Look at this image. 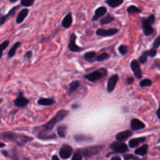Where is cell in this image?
Instances as JSON below:
<instances>
[{"label":"cell","instance_id":"obj_31","mask_svg":"<svg viewBox=\"0 0 160 160\" xmlns=\"http://www.w3.org/2000/svg\"><path fill=\"white\" fill-rule=\"evenodd\" d=\"M109 55L108 53H102V54H100L98 56H96V59L95 60L98 61V62H102V61H104L106 59H109Z\"/></svg>","mask_w":160,"mask_h":160},{"label":"cell","instance_id":"obj_40","mask_svg":"<svg viewBox=\"0 0 160 160\" xmlns=\"http://www.w3.org/2000/svg\"><path fill=\"white\" fill-rule=\"evenodd\" d=\"M159 45H160V35L158 38H156V40L154 41V42H153L152 44V48H156H156H159Z\"/></svg>","mask_w":160,"mask_h":160},{"label":"cell","instance_id":"obj_35","mask_svg":"<svg viewBox=\"0 0 160 160\" xmlns=\"http://www.w3.org/2000/svg\"><path fill=\"white\" fill-rule=\"evenodd\" d=\"M128 47L127 46V45H120V47H119V52H120L122 56L126 55L127 53H128Z\"/></svg>","mask_w":160,"mask_h":160},{"label":"cell","instance_id":"obj_46","mask_svg":"<svg viewBox=\"0 0 160 160\" xmlns=\"http://www.w3.org/2000/svg\"><path fill=\"white\" fill-rule=\"evenodd\" d=\"M156 115H157V117H159V119L160 120V104H159V109H158L157 112H156Z\"/></svg>","mask_w":160,"mask_h":160},{"label":"cell","instance_id":"obj_32","mask_svg":"<svg viewBox=\"0 0 160 160\" xmlns=\"http://www.w3.org/2000/svg\"><path fill=\"white\" fill-rule=\"evenodd\" d=\"M152 84V81L148 78H145L140 82L141 87H149Z\"/></svg>","mask_w":160,"mask_h":160},{"label":"cell","instance_id":"obj_34","mask_svg":"<svg viewBox=\"0 0 160 160\" xmlns=\"http://www.w3.org/2000/svg\"><path fill=\"white\" fill-rule=\"evenodd\" d=\"M82 153H81V152L78 149L77 150V151L75 152L74 154H73V157H72V160H82Z\"/></svg>","mask_w":160,"mask_h":160},{"label":"cell","instance_id":"obj_28","mask_svg":"<svg viewBox=\"0 0 160 160\" xmlns=\"http://www.w3.org/2000/svg\"><path fill=\"white\" fill-rule=\"evenodd\" d=\"M113 20H114V17H112V16H111L110 14H108L106 17H104V18L100 20V23H101L102 25L107 24V23H110V22L112 21Z\"/></svg>","mask_w":160,"mask_h":160},{"label":"cell","instance_id":"obj_11","mask_svg":"<svg viewBox=\"0 0 160 160\" xmlns=\"http://www.w3.org/2000/svg\"><path fill=\"white\" fill-rule=\"evenodd\" d=\"M28 102H29V101H28V99L26 97L23 96L22 92H19L18 97L14 100V104H15V106L20 108L24 107V106H26L28 104Z\"/></svg>","mask_w":160,"mask_h":160},{"label":"cell","instance_id":"obj_39","mask_svg":"<svg viewBox=\"0 0 160 160\" xmlns=\"http://www.w3.org/2000/svg\"><path fill=\"white\" fill-rule=\"evenodd\" d=\"M145 52H146L148 56H150V57H154V56H156V54H157V51H156V48H151L150 50H148V51H145Z\"/></svg>","mask_w":160,"mask_h":160},{"label":"cell","instance_id":"obj_4","mask_svg":"<svg viewBox=\"0 0 160 160\" xmlns=\"http://www.w3.org/2000/svg\"><path fill=\"white\" fill-rule=\"evenodd\" d=\"M155 22V16L151 14L146 18L142 19V29H143L145 35L148 36L154 32V29L152 28V24Z\"/></svg>","mask_w":160,"mask_h":160},{"label":"cell","instance_id":"obj_41","mask_svg":"<svg viewBox=\"0 0 160 160\" xmlns=\"http://www.w3.org/2000/svg\"><path fill=\"white\" fill-rule=\"evenodd\" d=\"M31 57H32V52L29 51V52H28L25 53L24 58L26 60H30V59H31Z\"/></svg>","mask_w":160,"mask_h":160},{"label":"cell","instance_id":"obj_36","mask_svg":"<svg viewBox=\"0 0 160 160\" xmlns=\"http://www.w3.org/2000/svg\"><path fill=\"white\" fill-rule=\"evenodd\" d=\"M34 1L35 0H21L20 3H21L22 6H25V7H29V6H31L34 4Z\"/></svg>","mask_w":160,"mask_h":160},{"label":"cell","instance_id":"obj_44","mask_svg":"<svg viewBox=\"0 0 160 160\" xmlns=\"http://www.w3.org/2000/svg\"><path fill=\"white\" fill-rule=\"evenodd\" d=\"M110 160H121V158L118 156H113V157L111 158Z\"/></svg>","mask_w":160,"mask_h":160},{"label":"cell","instance_id":"obj_5","mask_svg":"<svg viewBox=\"0 0 160 160\" xmlns=\"http://www.w3.org/2000/svg\"><path fill=\"white\" fill-rule=\"evenodd\" d=\"M106 75H107V70L106 68H101L92 72L89 74L86 75L84 78L88 80L91 82H95V81H98V80L102 79V78H105Z\"/></svg>","mask_w":160,"mask_h":160},{"label":"cell","instance_id":"obj_27","mask_svg":"<svg viewBox=\"0 0 160 160\" xmlns=\"http://www.w3.org/2000/svg\"><path fill=\"white\" fill-rule=\"evenodd\" d=\"M67 128L66 126H64V125L58 127L57 128L58 135H59L60 138H65L66 134H67Z\"/></svg>","mask_w":160,"mask_h":160},{"label":"cell","instance_id":"obj_23","mask_svg":"<svg viewBox=\"0 0 160 160\" xmlns=\"http://www.w3.org/2000/svg\"><path fill=\"white\" fill-rule=\"evenodd\" d=\"M17 8H18V6H15V7L12 8V9H10V11H9V12H8V14H6V15H4V16H2L1 17V25H3L5 23V22L6 21V20L9 19V17H10V16L13 15L14 13H15V11L17 10Z\"/></svg>","mask_w":160,"mask_h":160},{"label":"cell","instance_id":"obj_26","mask_svg":"<svg viewBox=\"0 0 160 160\" xmlns=\"http://www.w3.org/2000/svg\"><path fill=\"white\" fill-rule=\"evenodd\" d=\"M84 58L87 61L93 62L94 59H96V52H86L84 55Z\"/></svg>","mask_w":160,"mask_h":160},{"label":"cell","instance_id":"obj_10","mask_svg":"<svg viewBox=\"0 0 160 160\" xmlns=\"http://www.w3.org/2000/svg\"><path fill=\"white\" fill-rule=\"evenodd\" d=\"M131 70L134 72V74L138 79H141L142 78V72L141 70L140 67V62L137 59H134L131 63Z\"/></svg>","mask_w":160,"mask_h":160},{"label":"cell","instance_id":"obj_9","mask_svg":"<svg viewBox=\"0 0 160 160\" xmlns=\"http://www.w3.org/2000/svg\"><path fill=\"white\" fill-rule=\"evenodd\" d=\"M73 153V148L70 145H64L61 147L59 152V155L62 159H67L71 156Z\"/></svg>","mask_w":160,"mask_h":160},{"label":"cell","instance_id":"obj_33","mask_svg":"<svg viewBox=\"0 0 160 160\" xmlns=\"http://www.w3.org/2000/svg\"><path fill=\"white\" fill-rule=\"evenodd\" d=\"M123 159L124 160H144L138 158L135 155H131V154H126L123 155Z\"/></svg>","mask_w":160,"mask_h":160},{"label":"cell","instance_id":"obj_7","mask_svg":"<svg viewBox=\"0 0 160 160\" xmlns=\"http://www.w3.org/2000/svg\"><path fill=\"white\" fill-rule=\"evenodd\" d=\"M109 148L112 150V152L114 153H125L128 151V145L124 142H120V141L112 142L109 145Z\"/></svg>","mask_w":160,"mask_h":160},{"label":"cell","instance_id":"obj_8","mask_svg":"<svg viewBox=\"0 0 160 160\" xmlns=\"http://www.w3.org/2000/svg\"><path fill=\"white\" fill-rule=\"evenodd\" d=\"M76 39H77L76 34H70V40H69V44H68V48L70 52H81L83 49H84L83 48H81L80 46L77 45Z\"/></svg>","mask_w":160,"mask_h":160},{"label":"cell","instance_id":"obj_45","mask_svg":"<svg viewBox=\"0 0 160 160\" xmlns=\"http://www.w3.org/2000/svg\"><path fill=\"white\" fill-rule=\"evenodd\" d=\"M52 160H60L59 159V157H58L56 155H54V156H52Z\"/></svg>","mask_w":160,"mask_h":160},{"label":"cell","instance_id":"obj_3","mask_svg":"<svg viewBox=\"0 0 160 160\" xmlns=\"http://www.w3.org/2000/svg\"><path fill=\"white\" fill-rule=\"evenodd\" d=\"M34 134L41 140H52L56 138V135L51 131L45 129L43 126L38 127L34 129Z\"/></svg>","mask_w":160,"mask_h":160},{"label":"cell","instance_id":"obj_24","mask_svg":"<svg viewBox=\"0 0 160 160\" xmlns=\"http://www.w3.org/2000/svg\"><path fill=\"white\" fill-rule=\"evenodd\" d=\"M20 42H16V43L12 45V48H10V50H9V52H8V58H9V59H11V58H12L14 56H15L16 52H17V48H19V46H20Z\"/></svg>","mask_w":160,"mask_h":160},{"label":"cell","instance_id":"obj_16","mask_svg":"<svg viewBox=\"0 0 160 160\" xmlns=\"http://www.w3.org/2000/svg\"><path fill=\"white\" fill-rule=\"evenodd\" d=\"M131 136H132V132H131V131H122V132L118 133V134L116 135V139H117V141L123 142V141L128 140Z\"/></svg>","mask_w":160,"mask_h":160},{"label":"cell","instance_id":"obj_25","mask_svg":"<svg viewBox=\"0 0 160 160\" xmlns=\"http://www.w3.org/2000/svg\"><path fill=\"white\" fill-rule=\"evenodd\" d=\"M106 4L109 5L110 7L116 8L120 6L123 2V0H106Z\"/></svg>","mask_w":160,"mask_h":160},{"label":"cell","instance_id":"obj_48","mask_svg":"<svg viewBox=\"0 0 160 160\" xmlns=\"http://www.w3.org/2000/svg\"><path fill=\"white\" fill-rule=\"evenodd\" d=\"M5 146V144L4 143H1V148H3Z\"/></svg>","mask_w":160,"mask_h":160},{"label":"cell","instance_id":"obj_43","mask_svg":"<svg viewBox=\"0 0 160 160\" xmlns=\"http://www.w3.org/2000/svg\"><path fill=\"white\" fill-rule=\"evenodd\" d=\"M2 154L4 156H6V157H9V156L7 152L4 151V150H2Z\"/></svg>","mask_w":160,"mask_h":160},{"label":"cell","instance_id":"obj_21","mask_svg":"<svg viewBox=\"0 0 160 160\" xmlns=\"http://www.w3.org/2000/svg\"><path fill=\"white\" fill-rule=\"evenodd\" d=\"M28 12H29V10L28 9H23L20 11L18 13L17 17V20H16V22L17 23H21L23 21L25 18L27 17V16L28 15Z\"/></svg>","mask_w":160,"mask_h":160},{"label":"cell","instance_id":"obj_38","mask_svg":"<svg viewBox=\"0 0 160 160\" xmlns=\"http://www.w3.org/2000/svg\"><path fill=\"white\" fill-rule=\"evenodd\" d=\"M9 42L8 40L6 41H4L3 42H2V44L0 45V47H1V49H2V52H1V57L2 56V53L3 52H4V50L6 49V48H7V46L9 45Z\"/></svg>","mask_w":160,"mask_h":160},{"label":"cell","instance_id":"obj_29","mask_svg":"<svg viewBox=\"0 0 160 160\" xmlns=\"http://www.w3.org/2000/svg\"><path fill=\"white\" fill-rule=\"evenodd\" d=\"M79 86H80V82L78 81H75L70 83V85H69V88H70V93H72L73 91L77 90V89L79 88Z\"/></svg>","mask_w":160,"mask_h":160},{"label":"cell","instance_id":"obj_13","mask_svg":"<svg viewBox=\"0 0 160 160\" xmlns=\"http://www.w3.org/2000/svg\"><path fill=\"white\" fill-rule=\"evenodd\" d=\"M119 80V77L117 74H114L112 76H111L109 78V79L108 80L107 83V92L109 93L112 92V91L115 89L116 85H117V83Z\"/></svg>","mask_w":160,"mask_h":160},{"label":"cell","instance_id":"obj_19","mask_svg":"<svg viewBox=\"0 0 160 160\" xmlns=\"http://www.w3.org/2000/svg\"><path fill=\"white\" fill-rule=\"evenodd\" d=\"M55 103V100L53 98H41L38 100V104L40 106H49Z\"/></svg>","mask_w":160,"mask_h":160},{"label":"cell","instance_id":"obj_17","mask_svg":"<svg viewBox=\"0 0 160 160\" xmlns=\"http://www.w3.org/2000/svg\"><path fill=\"white\" fill-rule=\"evenodd\" d=\"M106 12H107V9H106V7H104V6H100V7H98V9H96V10H95V15L92 17V20H93V21L94 20H97L98 19H99L100 17H103V16L106 13Z\"/></svg>","mask_w":160,"mask_h":160},{"label":"cell","instance_id":"obj_42","mask_svg":"<svg viewBox=\"0 0 160 160\" xmlns=\"http://www.w3.org/2000/svg\"><path fill=\"white\" fill-rule=\"evenodd\" d=\"M134 78L131 77V78H128V81H127V84H131L133 82H134Z\"/></svg>","mask_w":160,"mask_h":160},{"label":"cell","instance_id":"obj_14","mask_svg":"<svg viewBox=\"0 0 160 160\" xmlns=\"http://www.w3.org/2000/svg\"><path fill=\"white\" fill-rule=\"evenodd\" d=\"M73 139L78 143H86V142H91L93 141V138L87 134H75Z\"/></svg>","mask_w":160,"mask_h":160},{"label":"cell","instance_id":"obj_1","mask_svg":"<svg viewBox=\"0 0 160 160\" xmlns=\"http://www.w3.org/2000/svg\"><path fill=\"white\" fill-rule=\"evenodd\" d=\"M2 138L6 140L11 141L19 146H23L28 142L33 140L32 138L23 134H17L15 132H3L2 133Z\"/></svg>","mask_w":160,"mask_h":160},{"label":"cell","instance_id":"obj_18","mask_svg":"<svg viewBox=\"0 0 160 160\" xmlns=\"http://www.w3.org/2000/svg\"><path fill=\"white\" fill-rule=\"evenodd\" d=\"M72 23H73V17H72L71 12H69L67 16L63 18L62 20V26L64 28H69L71 26Z\"/></svg>","mask_w":160,"mask_h":160},{"label":"cell","instance_id":"obj_12","mask_svg":"<svg viewBox=\"0 0 160 160\" xmlns=\"http://www.w3.org/2000/svg\"><path fill=\"white\" fill-rule=\"evenodd\" d=\"M118 33V29L117 28H111V29H98L96 31V34L98 36H102V37H109L112 36Z\"/></svg>","mask_w":160,"mask_h":160},{"label":"cell","instance_id":"obj_30","mask_svg":"<svg viewBox=\"0 0 160 160\" xmlns=\"http://www.w3.org/2000/svg\"><path fill=\"white\" fill-rule=\"evenodd\" d=\"M128 12L129 13H140L142 10L135 6H130L128 8Z\"/></svg>","mask_w":160,"mask_h":160},{"label":"cell","instance_id":"obj_22","mask_svg":"<svg viewBox=\"0 0 160 160\" xmlns=\"http://www.w3.org/2000/svg\"><path fill=\"white\" fill-rule=\"evenodd\" d=\"M148 145L145 144V145H143L142 146H141L140 148H137V149L134 151V153H135V155H137V156H145V155H146L147 152H148Z\"/></svg>","mask_w":160,"mask_h":160},{"label":"cell","instance_id":"obj_2","mask_svg":"<svg viewBox=\"0 0 160 160\" xmlns=\"http://www.w3.org/2000/svg\"><path fill=\"white\" fill-rule=\"evenodd\" d=\"M67 115H68V111L64 110V109L59 110V112L56 114V116H55L52 119H51L50 121H48V123H45V125H43V127L45 129L52 131L53 128H54V127L56 126V123L63 120L64 119L67 117Z\"/></svg>","mask_w":160,"mask_h":160},{"label":"cell","instance_id":"obj_20","mask_svg":"<svg viewBox=\"0 0 160 160\" xmlns=\"http://www.w3.org/2000/svg\"><path fill=\"white\" fill-rule=\"evenodd\" d=\"M146 140V138L142 137V138H134L130 140L129 142V146L131 148H135L138 145H140L141 143H143L144 142H145Z\"/></svg>","mask_w":160,"mask_h":160},{"label":"cell","instance_id":"obj_47","mask_svg":"<svg viewBox=\"0 0 160 160\" xmlns=\"http://www.w3.org/2000/svg\"><path fill=\"white\" fill-rule=\"evenodd\" d=\"M17 1V0H9V2H16Z\"/></svg>","mask_w":160,"mask_h":160},{"label":"cell","instance_id":"obj_15","mask_svg":"<svg viewBox=\"0 0 160 160\" xmlns=\"http://www.w3.org/2000/svg\"><path fill=\"white\" fill-rule=\"evenodd\" d=\"M145 128V125L142 123L141 120L138 119H133L131 122V131H138V130L143 129Z\"/></svg>","mask_w":160,"mask_h":160},{"label":"cell","instance_id":"obj_37","mask_svg":"<svg viewBox=\"0 0 160 160\" xmlns=\"http://www.w3.org/2000/svg\"><path fill=\"white\" fill-rule=\"evenodd\" d=\"M147 58H148V55H147L146 52H144L142 54V56L139 57L138 61L141 62V63L144 64L147 62Z\"/></svg>","mask_w":160,"mask_h":160},{"label":"cell","instance_id":"obj_6","mask_svg":"<svg viewBox=\"0 0 160 160\" xmlns=\"http://www.w3.org/2000/svg\"><path fill=\"white\" fill-rule=\"evenodd\" d=\"M103 148H104L103 145H93V146L86 147V148H81V149L79 150L81 152L83 156L86 158H89L98 154L100 151L102 150Z\"/></svg>","mask_w":160,"mask_h":160}]
</instances>
